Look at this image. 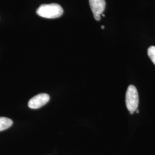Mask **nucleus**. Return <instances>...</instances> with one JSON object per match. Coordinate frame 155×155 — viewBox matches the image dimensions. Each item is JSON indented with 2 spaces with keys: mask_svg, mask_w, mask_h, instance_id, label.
I'll list each match as a JSON object with an SVG mask.
<instances>
[{
  "mask_svg": "<svg viewBox=\"0 0 155 155\" xmlns=\"http://www.w3.org/2000/svg\"><path fill=\"white\" fill-rule=\"evenodd\" d=\"M36 13L45 18H56L61 16L63 13V9L58 4H43L37 9Z\"/></svg>",
  "mask_w": 155,
  "mask_h": 155,
  "instance_id": "nucleus-1",
  "label": "nucleus"
},
{
  "mask_svg": "<svg viewBox=\"0 0 155 155\" xmlns=\"http://www.w3.org/2000/svg\"><path fill=\"white\" fill-rule=\"evenodd\" d=\"M139 98L137 90L133 85L127 87L126 93V105L130 114L137 109L139 106Z\"/></svg>",
  "mask_w": 155,
  "mask_h": 155,
  "instance_id": "nucleus-2",
  "label": "nucleus"
},
{
  "mask_svg": "<svg viewBox=\"0 0 155 155\" xmlns=\"http://www.w3.org/2000/svg\"><path fill=\"white\" fill-rule=\"evenodd\" d=\"M50 95L41 93L32 97L28 102V106L32 109H37L47 104L50 101Z\"/></svg>",
  "mask_w": 155,
  "mask_h": 155,
  "instance_id": "nucleus-3",
  "label": "nucleus"
},
{
  "mask_svg": "<svg viewBox=\"0 0 155 155\" xmlns=\"http://www.w3.org/2000/svg\"><path fill=\"white\" fill-rule=\"evenodd\" d=\"M89 4L94 16L101 15L105 11V0H89Z\"/></svg>",
  "mask_w": 155,
  "mask_h": 155,
  "instance_id": "nucleus-4",
  "label": "nucleus"
},
{
  "mask_svg": "<svg viewBox=\"0 0 155 155\" xmlns=\"http://www.w3.org/2000/svg\"><path fill=\"white\" fill-rule=\"evenodd\" d=\"M13 121L7 117H0V132L6 130L11 127Z\"/></svg>",
  "mask_w": 155,
  "mask_h": 155,
  "instance_id": "nucleus-5",
  "label": "nucleus"
},
{
  "mask_svg": "<svg viewBox=\"0 0 155 155\" xmlns=\"http://www.w3.org/2000/svg\"><path fill=\"white\" fill-rule=\"evenodd\" d=\"M148 55L155 65V46H151L148 49Z\"/></svg>",
  "mask_w": 155,
  "mask_h": 155,
  "instance_id": "nucleus-6",
  "label": "nucleus"
},
{
  "mask_svg": "<svg viewBox=\"0 0 155 155\" xmlns=\"http://www.w3.org/2000/svg\"><path fill=\"white\" fill-rule=\"evenodd\" d=\"M94 17V18L97 21H99L101 20V15H95Z\"/></svg>",
  "mask_w": 155,
  "mask_h": 155,
  "instance_id": "nucleus-7",
  "label": "nucleus"
},
{
  "mask_svg": "<svg viewBox=\"0 0 155 155\" xmlns=\"http://www.w3.org/2000/svg\"><path fill=\"white\" fill-rule=\"evenodd\" d=\"M101 28H102V29H104L105 27H104V25H102V26H101Z\"/></svg>",
  "mask_w": 155,
  "mask_h": 155,
  "instance_id": "nucleus-8",
  "label": "nucleus"
},
{
  "mask_svg": "<svg viewBox=\"0 0 155 155\" xmlns=\"http://www.w3.org/2000/svg\"><path fill=\"white\" fill-rule=\"evenodd\" d=\"M101 15H102V16H104V17L105 16V15H104V14H103V13H102V14H101Z\"/></svg>",
  "mask_w": 155,
  "mask_h": 155,
  "instance_id": "nucleus-9",
  "label": "nucleus"
}]
</instances>
